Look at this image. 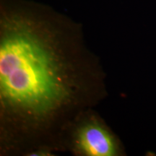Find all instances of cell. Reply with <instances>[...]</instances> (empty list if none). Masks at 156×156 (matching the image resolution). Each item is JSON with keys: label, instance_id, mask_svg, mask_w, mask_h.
<instances>
[{"label": "cell", "instance_id": "6da1fadb", "mask_svg": "<svg viewBox=\"0 0 156 156\" xmlns=\"http://www.w3.org/2000/svg\"><path fill=\"white\" fill-rule=\"evenodd\" d=\"M105 95L80 26L25 0L0 2V126L5 151L50 153ZM49 155V154H48Z\"/></svg>", "mask_w": 156, "mask_h": 156}, {"label": "cell", "instance_id": "7a4b0ae2", "mask_svg": "<svg viewBox=\"0 0 156 156\" xmlns=\"http://www.w3.org/2000/svg\"><path fill=\"white\" fill-rule=\"evenodd\" d=\"M64 147L85 156H118L122 153L118 138L92 111L80 117L69 129Z\"/></svg>", "mask_w": 156, "mask_h": 156}]
</instances>
